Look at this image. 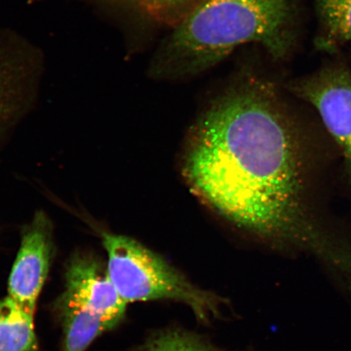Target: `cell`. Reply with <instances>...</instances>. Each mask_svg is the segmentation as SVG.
<instances>
[{
	"mask_svg": "<svg viewBox=\"0 0 351 351\" xmlns=\"http://www.w3.org/2000/svg\"><path fill=\"white\" fill-rule=\"evenodd\" d=\"M274 83L241 72L192 131L183 175L194 194L240 229L309 252L336 279L351 275V243L310 206L304 151Z\"/></svg>",
	"mask_w": 351,
	"mask_h": 351,
	"instance_id": "6da1fadb",
	"label": "cell"
},
{
	"mask_svg": "<svg viewBox=\"0 0 351 351\" xmlns=\"http://www.w3.org/2000/svg\"><path fill=\"white\" fill-rule=\"evenodd\" d=\"M293 20V0H204L171 29L147 72L162 80L199 75L247 43L285 59L295 40Z\"/></svg>",
	"mask_w": 351,
	"mask_h": 351,
	"instance_id": "7a4b0ae2",
	"label": "cell"
},
{
	"mask_svg": "<svg viewBox=\"0 0 351 351\" xmlns=\"http://www.w3.org/2000/svg\"><path fill=\"white\" fill-rule=\"evenodd\" d=\"M101 237L108 254L109 278L126 304L158 300L181 302L204 322L221 313L225 300L191 282L138 241L107 232Z\"/></svg>",
	"mask_w": 351,
	"mask_h": 351,
	"instance_id": "3957f363",
	"label": "cell"
},
{
	"mask_svg": "<svg viewBox=\"0 0 351 351\" xmlns=\"http://www.w3.org/2000/svg\"><path fill=\"white\" fill-rule=\"evenodd\" d=\"M44 71L40 47L15 30L0 29V128L32 106Z\"/></svg>",
	"mask_w": 351,
	"mask_h": 351,
	"instance_id": "277c9868",
	"label": "cell"
},
{
	"mask_svg": "<svg viewBox=\"0 0 351 351\" xmlns=\"http://www.w3.org/2000/svg\"><path fill=\"white\" fill-rule=\"evenodd\" d=\"M53 227L39 210L21 232L19 253L8 279V297L34 318L39 295L46 282L53 256Z\"/></svg>",
	"mask_w": 351,
	"mask_h": 351,
	"instance_id": "5b68a950",
	"label": "cell"
},
{
	"mask_svg": "<svg viewBox=\"0 0 351 351\" xmlns=\"http://www.w3.org/2000/svg\"><path fill=\"white\" fill-rule=\"evenodd\" d=\"M291 90L317 110L339 144L351 173V73L326 69L293 83Z\"/></svg>",
	"mask_w": 351,
	"mask_h": 351,
	"instance_id": "8992f818",
	"label": "cell"
},
{
	"mask_svg": "<svg viewBox=\"0 0 351 351\" xmlns=\"http://www.w3.org/2000/svg\"><path fill=\"white\" fill-rule=\"evenodd\" d=\"M65 289L101 319L107 330L119 324L127 304L110 279L107 266L91 254L77 253L66 269Z\"/></svg>",
	"mask_w": 351,
	"mask_h": 351,
	"instance_id": "52a82bcc",
	"label": "cell"
},
{
	"mask_svg": "<svg viewBox=\"0 0 351 351\" xmlns=\"http://www.w3.org/2000/svg\"><path fill=\"white\" fill-rule=\"evenodd\" d=\"M93 8L100 15L123 25H178L204 0H77Z\"/></svg>",
	"mask_w": 351,
	"mask_h": 351,
	"instance_id": "ba28073f",
	"label": "cell"
},
{
	"mask_svg": "<svg viewBox=\"0 0 351 351\" xmlns=\"http://www.w3.org/2000/svg\"><path fill=\"white\" fill-rule=\"evenodd\" d=\"M56 306L62 322V351H85L98 337L108 331L97 315L66 289Z\"/></svg>",
	"mask_w": 351,
	"mask_h": 351,
	"instance_id": "9c48e42d",
	"label": "cell"
},
{
	"mask_svg": "<svg viewBox=\"0 0 351 351\" xmlns=\"http://www.w3.org/2000/svg\"><path fill=\"white\" fill-rule=\"evenodd\" d=\"M0 351H39L34 317L8 296L0 300Z\"/></svg>",
	"mask_w": 351,
	"mask_h": 351,
	"instance_id": "30bf717a",
	"label": "cell"
},
{
	"mask_svg": "<svg viewBox=\"0 0 351 351\" xmlns=\"http://www.w3.org/2000/svg\"><path fill=\"white\" fill-rule=\"evenodd\" d=\"M318 7L328 38L351 40V0H318Z\"/></svg>",
	"mask_w": 351,
	"mask_h": 351,
	"instance_id": "8fae6325",
	"label": "cell"
},
{
	"mask_svg": "<svg viewBox=\"0 0 351 351\" xmlns=\"http://www.w3.org/2000/svg\"><path fill=\"white\" fill-rule=\"evenodd\" d=\"M138 351H216L195 333L182 329H168L156 333Z\"/></svg>",
	"mask_w": 351,
	"mask_h": 351,
	"instance_id": "7c38bea8",
	"label": "cell"
}]
</instances>
